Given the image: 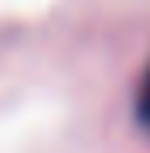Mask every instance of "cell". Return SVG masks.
Masks as SVG:
<instances>
[{
  "label": "cell",
  "instance_id": "cell-1",
  "mask_svg": "<svg viewBox=\"0 0 150 153\" xmlns=\"http://www.w3.org/2000/svg\"><path fill=\"white\" fill-rule=\"evenodd\" d=\"M137 123L150 133V65L143 71V82H140V92H137Z\"/></svg>",
  "mask_w": 150,
  "mask_h": 153
}]
</instances>
